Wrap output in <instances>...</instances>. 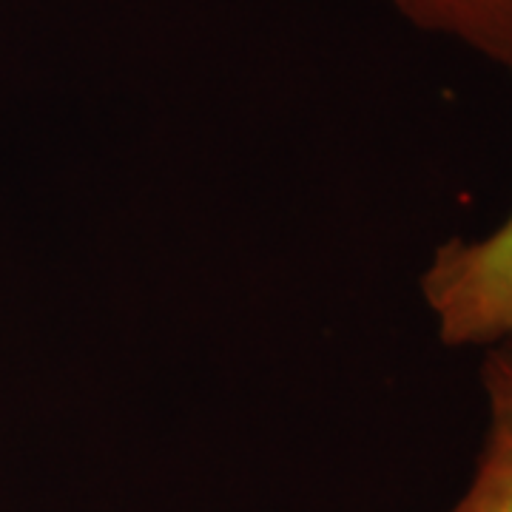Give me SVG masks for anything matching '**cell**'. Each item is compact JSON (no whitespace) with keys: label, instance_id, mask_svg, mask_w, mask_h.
<instances>
[{"label":"cell","instance_id":"cell-3","mask_svg":"<svg viewBox=\"0 0 512 512\" xmlns=\"http://www.w3.org/2000/svg\"><path fill=\"white\" fill-rule=\"evenodd\" d=\"M421 32L450 37L512 74V0H390Z\"/></svg>","mask_w":512,"mask_h":512},{"label":"cell","instance_id":"cell-1","mask_svg":"<svg viewBox=\"0 0 512 512\" xmlns=\"http://www.w3.org/2000/svg\"><path fill=\"white\" fill-rule=\"evenodd\" d=\"M421 296L444 345H512V214L487 237L439 245L421 274Z\"/></svg>","mask_w":512,"mask_h":512},{"label":"cell","instance_id":"cell-2","mask_svg":"<svg viewBox=\"0 0 512 512\" xmlns=\"http://www.w3.org/2000/svg\"><path fill=\"white\" fill-rule=\"evenodd\" d=\"M487 430L476 470L447 512H512V345L487 348L481 365Z\"/></svg>","mask_w":512,"mask_h":512}]
</instances>
